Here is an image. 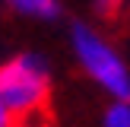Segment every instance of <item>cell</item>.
Returning <instances> with one entry per match:
<instances>
[{"instance_id":"cell-1","label":"cell","mask_w":130,"mask_h":127,"mask_svg":"<svg viewBox=\"0 0 130 127\" xmlns=\"http://www.w3.org/2000/svg\"><path fill=\"white\" fill-rule=\"evenodd\" d=\"M0 99L6 102L16 127H48L51 67L41 54L22 51L0 64Z\"/></svg>"},{"instance_id":"cell-2","label":"cell","mask_w":130,"mask_h":127,"mask_svg":"<svg viewBox=\"0 0 130 127\" xmlns=\"http://www.w3.org/2000/svg\"><path fill=\"white\" fill-rule=\"evenodd\" d=\"M70 41H73V54L79 60V67L111 99L130 102V70H127L124 57L86 22H73L70 25Z\"/></svg>"},{"instance_id":"cell-3","label":"cell","mask_w":130,"mask_h":127,"mask_svg":"<svg viewBox=\"0 0 130 127\" xmlns=\"http://www.w3.org/2000/svg\"><path fill=\"white\" fill-rule=\"evenodd\" d=\"M13 13L32 19H57L60 16V0H6Z\"/></svg>"},{"instance_id":"cell-4","label":"cell","mask_w":130,"mask_h":127,"mask_svg":"<svg viewBox=\"0 0 130 127\" xmlns=\"http://www.w3.org/2000/svg\"><path fill=\"white\" fill-rule=\"evenodd\" d=\"M102 127H130V102L114 99L102 118Z\"/></svg>"},{"instance_id":"cell-5","label":"cell","mask_w":130,"mask_h":127,"mask_svg":"<svg viewBox=\"0 0 130 127\" xmlns=\"http://www.w3.org/2000/svg\"><path fill=\"white\" fill-rule=\"evenodd\" d=\"M95 6H99V10L105 13V16H114V13H118L121 6H124V0H95Z\"/></svg>"},{"instance_id":"cell-6","label":"cell","mask_w":130,"mask_h":127,"mask_svg":"<svg viewBox=\"0 0 130 127\" xmlns=\"http://www.w3.org/2000/svg\"><path fill=\"white\" fill-rule=\"evenodd\" d=\"M0 127H16V121H13L10 108H6V102L0 99Z\"/></svg>"}]
</instances>
